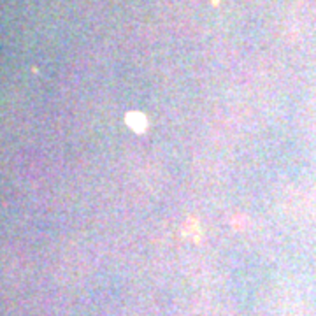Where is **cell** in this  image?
<instances>
[{"instance_id":"cell-1","label":"cell","mask_w":316,"mask_h":316,"mask_svg":"<svg viewBox=\"0 0 316 316\" xmlns=\"http://www.w3.org/2000/svg\"><path fill=\"white\" fill-rule=\"evenodd\" d=\"M127 123L130 125L132 130L139 132V134L146 130V118H144V114H141V113H128Z\"/></svg>"}]
</instances>
